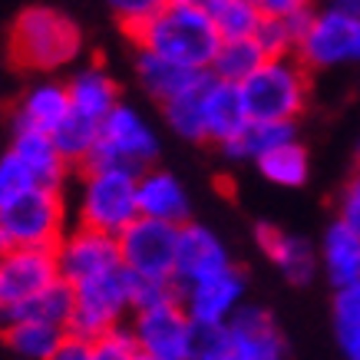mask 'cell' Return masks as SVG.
Masks as SVG:
<instances>
[{
	"instance_id": "46",
	"label": "cell",
	"mask_w": 360,
	"mask_h": 360,
	"mask_svg": "<svg viewBox=\"0 0 360 360\" xmlns=\"http://www.w3.org/2000/svg\"><path fill=\"white\" fill-rule=\"evenodd\" d=\"M357 175H360V155H357Z\"/></svg>"
},
{
	"instance_id": "22",
	"label": "cell",
	"mask_w": 360,
	"mask_h": 360,
	"mask_svg": "<svg viewBox=\"0 0 360 360\" xmlns=\"http://www.w3.org/2000/svg\"><path fill=\"white\" fill-rule=\"evenodd\" d=\"M70 86V103L73 112H83L89 120L103 122L116 106H120V83L112 79V73L106 66L89 63L83 70L73 73V79H66Z\"/></svg>"
},
{
	"instance_id": "31",
	"label": "cell",
	"mask_w": 360,
	"mask_h": 360,
	"mask_svg": "<svg viewBox=\"0 0 360 360\" xmlns=\"http://www.w3.org/2000/svg\"><path fill=\"white\" fill-rule=\"evenodd\" d=\"M202 11L212 17V23L219 27L221 40H231V37H255L258 27H262V13L251 0H198Z\"/></svg>"
},
{
	"instance_id": "18",
	"label": "cell",
	"mask_w": 360,
	"mask_h": 360,
	"mask_svg": "<svg viewBox=\"0 0 360 360\" xmlns=\"http://www.w3.org/2000/svg\"><path fill=\"white\" fill-rule=\"evenodd\" d=\"M11 149L27 162V169H30L33 179H37V186H46V188H63L66 186L73 165L63 159V153H60V146H56V139H53V132L13 129Z\"/></svg>"
},
{
	"instance_id": "14",
	"label": "cell",
	"mask_w": 360,
	"mask_h": 360,
	"mask_svg": "<svg viewBox=\"0 0 360 360\" xmlns=\"http://www.w3.org/2000/svg\"><path fill=\"white\" fill-rule=\"evenodd\" d=\"M231 268V255L225 248V241L208 229V225H198V221L188 219L186 225H179V245H175V284L186 288V284H195L202 278H212V274Z\"/></svg>"
},
{
	"instance_id": "47",
	"label": "cell",
	"mask_w": 360,
	"mask_h": 360,
	"mask_svg": "<svg viewBox=\"0 0 360 360\" xmlns=\"http://www.w3.org/2000/svg\"><path fill=\"white\" fill-rule=\"evenodd\" d=\"M159 4H172V0H159Z\"/></svg>"
},
{
	"instance_id": "44",
	"label": "cell",
	"mask_w": 360,
	"mask_h": 360,
	"mask_svg": "<svg viewBox=\"0 0 360 360\" xmlns=\"http://www.w3.org/2000/svg\"><path fill=\"white\" fill-rule=\"evenodd\" d=\"M132 360H153V357H149V354H139V350H136V357H132Z\"/></svg>"
},
{
	"instance_id": "40",
	"label": "cell",
	"mask_w": 360,
	"mask_h": 360,
	"mask_svg": "<svg viewBox=\"0 0 360 360\" xmlns=\"http://www.w3.org/2000/svg\"><path fill=\"white\" fill-rule=\"evenodd\" d=\"M50 360H93V340L66 334V340L56 347V354Z\"/></svg>"
},
{
	"instance_id": "29",
	"label": "cell",
	"mask_w": 360,
	"mask_h": 360,
	"mask_svg": "<svg viewBox=\"0 0 360 360\" xmlns=\"http://www.w3.org/2000/svg\"><path fill=\"white\" fill-rule=\"evenodd\" d=\"M99 132H103V122L89 120L83 112H70V116L53 129V139H56V146H60L63 159L79 172L83 162H86L89 155H93V149H96Z\"/></svg>"
},
{
	"instance_id": "2",
	"label": "cell",
	"mask_w": 360,
	"mask_h": 360,
	"mask_svg": "<svg viewBox=\"0 0 360 360\" xmlns=\"http://www.w3.org/2000/svg\"><path fill=\"white\" fill-rule=\"evenodd\" d=\"M11 63L27 73H56L83 53V30L63 11L53 7H27L7 37Z\"/></svg>"
},
{
	"instance_id": "34",
	"label": "cell",
	"mask_w": 360,
	"mask_h": 360,
	"mask_svg": "<svg viewBox=\"0 0 360 360\" xmlns=\"http://www.w3.org/2000/svg\"><path fill=\"white\" fill-rule=\"evenodd\" d=\"M33 186H37V179H33V172L27 169L20 155L13 149L7 155H0V208L11 205L13 198H20L23 192H30Z\"/></svg>"
},
{
	"instance_id": "35",
	"label": "cell",
	"mask_w": 360,
	"mask_h": 360,
	"mask_svg": "<svg viewBox=\"0 0 360 360\" xmlns=\"http://www.w3.org/2000/svg\"><path fill=\"white\" fill-rule=\"evenodd\" d=\"M255 37H258V44L264 46L268 56H291L297 53V44H301L297 33L291 30L288 17H264Z\"/></svg>"
},
{
	"instance_id": "11",
	"label": "cell",
	"mask_w": 360,
	"mask_h": 360,
	"mask_svg": "<svg viewBox=\"0 0 360 360\" xmlns=\"http://www.w3.org/2000/svg\"><path fill=\"white\" fill-rule=\"evenodd\" d=\"M53 255H56L60 278L70 284L89 281V278H99V274L120 271L122 268L120 235H110V231H99V229H86V225L66 229V235L60 238Z\"/></svg>"
},
{
	"instance_id": "24",
	"label": "cell",
	"mask_w": 360,
	"mask_h": 360,
	"mask_svg": "<svg viewBox=\"0 0 360 360\" xmlns=\"http://www.w3.org/2000/svg\"><path fill=\"white\" fill-rule=\"evenodd\" d=\"M66 334H70L66 328L40 321V317H20V321H11V324L0 328L4 344L13 354H20L23 360H50L56 347L66 340Z\"/></svg>"
},
{
	"instance_id": "42",
	"label": "cell",
	"mask_w": 360,
	"mask_h": 360,
	"mask_svg": "<svg viewBox=\"0 0 360 360\" xmlns=\"http://www.w3.org/2000/svg\"><path fill=\"white\" fill-rule=\"evenodd\" d=\"M338 344L347 360H360V324H338Z\"/></svg>"
},
{
	"instance_id": "15",
	"label": "cell",
	"mask_w": 360,
	"mask_h": 360,
	"mask_svg": "<svg viewBox=\"0 0 360 360\" xmlns=\"http://www.w3.org/2000/svg\"><path fill=\"white\" fill-rule=\"evenodd\" d=\"M231 360H288V340L274 324L271 311L241 304L229 321Z\"/></svg>"
},
{
	"instance_id": "17",
	"label": "cell",
	"mask_w": 360,
	"mask_h": 360,
	"mask_svg": "<svg viewBox=\"0 0 360 360\" xmlns=\"http://www.w3.org/2000/svg\"><path fill=\"white\" fill-rule=\"evenodd\" d=\"M136 192H139V215L172 221V225H186L192 219V202H188L186 186L165 169H155V165L142 169Z\"/></svg>"
},
{
	"instance_id": "30",
	"label": "cell",
	"mask_w": 360,
	"mask_h": 360,
	"mask_svg": "<svg viewBox=\"0 0 360 360\" xmlns=\"http://www.w3.org/2000/svg\"><path fill=\"white\" fill-rule=\"evenodd\" d=\"M73 304H77V291L70 281H53L44 295H37L33 301H27L23 307H17L4 324L11 321H20V317H40V321H50V324H60V328H70V317H73ZM0 324V328H4Z\"/></svg>"
},
{
	"instance_id": "10",
	"label": "cell",
	"mask_w": 360,
	"mask_h": 360,
	"mask_svg": "<svg viewBox=\"0 0 360 360\" xmlns=\"http://www.w3.org/2000/svg\"><path fill=\"white\" fill-rule=\"evenodd\" d=\"M175 245H179V225L139 215L120 235L122 268L132 274H146V278L175 281Z\"/></svg>"
},
{
	"instance_id": "25",
	"label": "cell",
	"mask_w": 360,
	"mask_h": 360,
	"mask_svg": "<svg viewBox=\"0 0 360 360\" xmlns=\"http://www.w3.org/2000/svg\"><path fill=\"white\" fill-rule=\"evenodd\" d=\"M297 139L295 122H278V120H248L245 129L221 146V153L235 159V162H258L264 153H271L274 146Z\"/></svg>"
},
{
	"instance_id": "9",
	"label": "cell",
	"mask_w": 360,
	"mask_h": 360,
	"mask_svg": "<svg viewBox=\"0 0 360 360\" xmlns=\"http://www.w3.org/2000/svg\"><path fill=\"white\" fill-rule=\"evenodd\" d=\"M53 281H60L53 248H13L0 251V324L7 317L44 295Z\"/></svg>"
},
{
	"instance_id": "12",
	"label": "cell",
	"mask_w": 360,
	"mask_h": 360,
	"mask_svg": "<svg viewBox=\"0 0 360 360\" xmlns=\"http://www.w3.org/2000/svg\"><path fill=\"white\" fill-rule=\"evenodd\" d=\"M129 330L139 354L153 360H188V334L192 317L186 314L182 301H165L155 307H142L129 314Z\"/></svg>"
},
{
	"instance_id": "6",
	"label": "cell",
	"mask_w": 360,
	"mask_h": 360,
	"mask_svg": "<svg viewBox=\"0 0 360 360\" xmlns=\"http://www.w3.org/2000/svg\"><path fill=\"white\" fill-rule=\"evenodd\" d=\"M159 155V139L149 129V122L139 112L120 103L116 110L103 120V132L93 155H89L83 169H129V172H142L149 169Z\"/></svg>"
},
{
	"instance_id": "39",
	"label": "cell",
	"mask_w": 360,
	"mask_h": 360,
	"mask_svg": "<svg viewBox=\"0 0 360 360\" xmlns=\"http://www.w3.org/2000/svg\"><path fill=\"white\" fill-rule=\"evenodd\" d=\"M334 324H360V284L338 288V295H334Z\"/></svg>"
},
{
	"instance_id": "21",
	"label": "cell",
	"mask_w": 360,
	"mask_h": 360,
	"mask_svg": "<svg viewBox=\"0 0 360 360\" xmlns=\"http://www.w3.org/2000/svg\"><path fill=\"white\" fill-rule=\"evenodd\" d=\"M208 70H192V66H182L175 60H165V56L153 53V50H136V77H139L142 89L162 106L172 96L186 93L192 83L205 77Z\"/></svg>"
},
{
	"instance_id": "16",
	"label": "cell",
	"mask_w": 360,
	"mask_h": 360,
	"mask_svg": "<svg viewBox=\"0 0 360 360\" xmlns=\"http://www.w3.org/2000/svg\"><path fill=\"white\" fill-rule=\"evenodd\" d=\"M255 241L268 262L284 274V281L291 284H307L317 274V251L311 248V241L297 238V235H288L284 229L271 225V221H258L255 225Z\"/></svg>"
},
{
	"instance_id": "41",
	"label": "cell",
	"mask_w": 360,
	"mask_h": 360,
	"mask_svg": "<svg viewBox=\"0 0 360 360\" xmlns=\"http://www.w3.org/2000/svg\"><path fill=\"white\" fill-rule=\"evenodd\" d=\"M262 17H291L297 13L301 7H307L311 0H251Z\"/></svg>"
},
{
	"instance_id": "43",
	"label": "cell",
	"mask_w": 360,
	"mask_h": 360,
	"mask_svg": "<svg viewBox=\"0 0 360 360\" xmlns=\"http://www.w3.org/2000/svg\"><path fill=\"white\" fill-rule=\"evenodd\" d=\"M334 7H340V11L354 13V17H360V0H334Z\"/></svg>"
},
{
	"instance_id": "32",
	"label": "cell",
	"mask_w": 360,
	"mask_h": 360,
	"mask_svg": "<svg viewBox=\"0 0 360 360\" xmlns=\"http://www.w3.org/2000/svg\"><path fill=\"white\" fill-rule=\"evenodd\" d=\"M188 360H231V328L192 321L188 334Z\"/></svg>"
},
{
	"instance_id": "8",
	"label": "cell",
	"mask_w": 360,
	"mask_h": 360,
	"mask_svg": "<svg viewBox=\"0 0 360 360\" xmlns=\"http://www.w3.org/2000/svg\"><path fill=\"white\" fill-rule=\"evenodd\" d=\"M297 56L307 70H330V66L360 63V17L340 11L334 4L317 7L314 20L301 37Z\"/></svg>"
},
{
	"instance_id": "3",
	"label": "cell",
	"mask_w": 360,
	"mask_h": 360,
	"mask_svg": "<svg viewBox=\"0 0 360 360\" xmlns=\"http://www.w3.org/2000/svg\"><path fill=\"white\" fill-rule=\"evenodd\" d=\"M241 96L251 120H278L297 122L307 110L311 96V70L301 63V56H268L245 83Z\"/></svg>"
},
{
	"instance_id": "36",
	"label": "cell",
	"mask_w": 360,
	"mask_h": 360,
	"mask_svg": "<svg viewBox=\"0 0 360 360\" xmlns=\"http://www.w3.org/2000/svg\"><path fill=\"white\" fill-rule=\"evenodd\" d=\"M136 340H132L129 324L103 334L99 340H93V360H132L136 357Z\"/></svg>"
},
{
	"instance_id": "23",
	"label": "cell",
	"mask_w": 360,
	"mask_h": 360,
	"mask_svg": "<svg viewBox=\"0 0 360 360\" xmlns=\"http://www.w3.org/2000/svg\"><path fill=\"white\" fill-rule=\"evenodd\" d=\"M321 268L328 271V281L338 288H350L360 281V235L350 231L340 219H334L321 241Z\"/></svg>"
},
{
	"instance_id": "38",
	"label": "cell",
	"mask_w": 360,
	"mask_h": 360,
	"mask_svg": "<svg viewBox=\"0 0 360 360\" xmlns=\"http://www.w3.org/2000/svg\"><path fill=\"white\" fill-rule=\"evenodd\" d=\"M338 219L360 235V175H354L338 198Z\"/></svg>"
},
{
	"instance_id": "4",
	"label": "cell",
	"mask_w": 360,
	"mask_h": 360,
	"mask_svg": "<svg viewBox=\"0 0 360 360\" xmlns=\"http://www.w3.org/2000/svg\"><path fill=\"white\" fill-rule=\"evenodd\" d=\"M66 235L63 188L33 186L11 205L0 208V251L56 248Z\"/></svg>"
},
{
	"instance_id": "7",
	"label": "cell",
	"mask_w": 360,
	"mask_h": 360,
	"mask_svg": "<svg viewBox=\"0 0 360 360\" xmlns=\"http://www.w3.org/2000/svg\"><path fill=\"white\" fill-rule=\"evenodd\" d=\"M77 291V304L70 317V334L86 340H99L103 334L122 328L126 314H132L129 301V281H126V268L120 271H106L99 278L73 284Z\"/></svg>"
},
{
	"instance_id": "28",
	"label": "cell",
	"mask_w": 360,
	"mask_h": 360,
	"mask_svg": "<svg viewBox=\"0 0 360 360\" xmlns=\"http://www.w3.org/2000/svg\"><path fill=\"white\" fill-rule=\"evenodd\" d=\"M255 165H258V172L268 182H274V186H281V188L304 186L307 175H311V155H307V149L297 139L274 146L271 153H264Z\"/></svg>"
},
{
	"instance_id": "1",
	"label": "cell",
	"mask_w": 360,
	"mask_h": 360,
	"mask_svg": "<svg viewBox=\"0 0 360 360\" xmlns=\"http://www.w3.org/2000/svg\"><path fill=\"white\" fill-rule=\"evenodd\" d=\"M126 37L136 50H153V53L192 66V70H208L221 46L219 27L202 11L198 0L159 4L146 20L129 27Z\"/></svg>"
},
{
	"instance_id": "20",
	"label": "cell",
	"mask_w": 360,
	"mask_h": 360,
	"mask_svg": "<svg viewBox=\"0 0 360 360\" xmlns=\"http://www.w3.org/2000/svg\"><path fill=\"white\" fill-rule=\"evenodd\" d=\"M70 112H73L70 86H66V83H56V79H46V83H37V86H30L20 96L17 112H13V129L53 132Z\"/></svg>"
},
{
	"instance_id": "37",
	"label": "cell",
	"mask_w": 360,
	"mask_h": 360,
	"mask_svg": "<svg viewBox=\"0 0 360 360\" xmlns=\"http://www.w3.org/2000/svg\"><path fill=\"white\" fill-rule=\"evenodd\" d=\"M106 4H110L112 17L122 23V30L136 27V23L146 20V17L159 7V0H106Z\"/></svg>"
},
{
	"instance_id": "19",
	"label": "cell",
	"mask_w": 360,
	"mask_h": 360,
	"mask_svg": "<svg viewBox=\"0 0 360 360\" xmlns=\"http://www.w3.org/2000/svg\"><path fill=\"white\" fill-rule=\"evenodd\" d=\"M248 106H245V96H241L238 83H229V79L208 77L205 86V129H208V142L215 146H225L229 139H235L245 122H248Z\"/></svg>"
},
{
	"instance_id": "26",
	"label": "cell",
	"mask_w": 360,
	"mask_h": 360,
	"mask_svg": "<svg viewBox=\"0 0 360 360\" xmlns=\"http://www.w3.org/2000/svg\"><path fill=\"white\" fill-rule=\"evenodd\" d=\"M208 77L192 83L186 93L172 96L169 103H162V116L169 122V129L186 142H208V129H205V86H208Z\"/></svg>"
},
{
	"instance_id": "27",
	"label": "cell",
	"mask_w": 360,
	"mask_h": 360,
	"mask_svg": "<svg viewBox=\"0 0 360 360\" xmlns=\"http://www.w3.org/2000/svg\"><path fill=\"white\" fill-rule=\"evenodd\" d=\"M264 60H268V53L258 44V37H231V40H221L219 53H215V60L208 66V73L241 86Z\"/></svg>"
},
{
	"instance_id": "33",
	"label": "cell",
	"mask_w": 360,
	"mask_h": 360,
	"mask_svg": "<svg viewBox=\"0 0 360 360\" xmlns=\"http://www.w3.org/2000/svg\"><path fill=\"white\" fill-rule=\"evenodd\" d=\"M126 281H129L132 311L165 304V301H175V297H179V284H175V281H165V278H146V274L126 271Z\"/></svg>"
},
{
	"instance_id": "45",
	"label": "cell",
	"mask_w": 360,
	"mask_h": 360,
	"mask_svg": "<svg viewBox=\"0 0 360 360\" xmlns=\"http://www.w3.org/2000/svg\"><path fill=\"white\" fill-rule=\"evenodd\" d=\"M311 4H334V0H311Z\"/></svg>"
},
{
	"instance_id": "5",
	"label": "cell",
	"mask_w": 360,
	"mask_h": 360,
	"mask_svg": "<svg viewBox=\"0 0 360 360\" xmlns=\"http://www.w3.org/2000/svg\"><path fill=\"white\" fill-rule=\"evenodd\" d=\"M79 205L77 225L122 235L139 219V172L129 169H79Z\"/></svg>"
},
{
	"instance_id": "13",
	"label": "cell",
	"mask_w": 360,
	"mask_h": 360,
	"mask_svg": "<svg viewBox=\"0 0 360 360\" xmlns=\"http://www.w3.org/2000/svg\"><path fill=\"white\" fill-rule=\"evenodd\" d=\"M245 291H248V281H245L241 268L231 264V268L212 274V278H202L195 284L179 288V301H182V307H186V314L192 321L225 324L245 304Z\"/></svg>"
}]
</instances>
